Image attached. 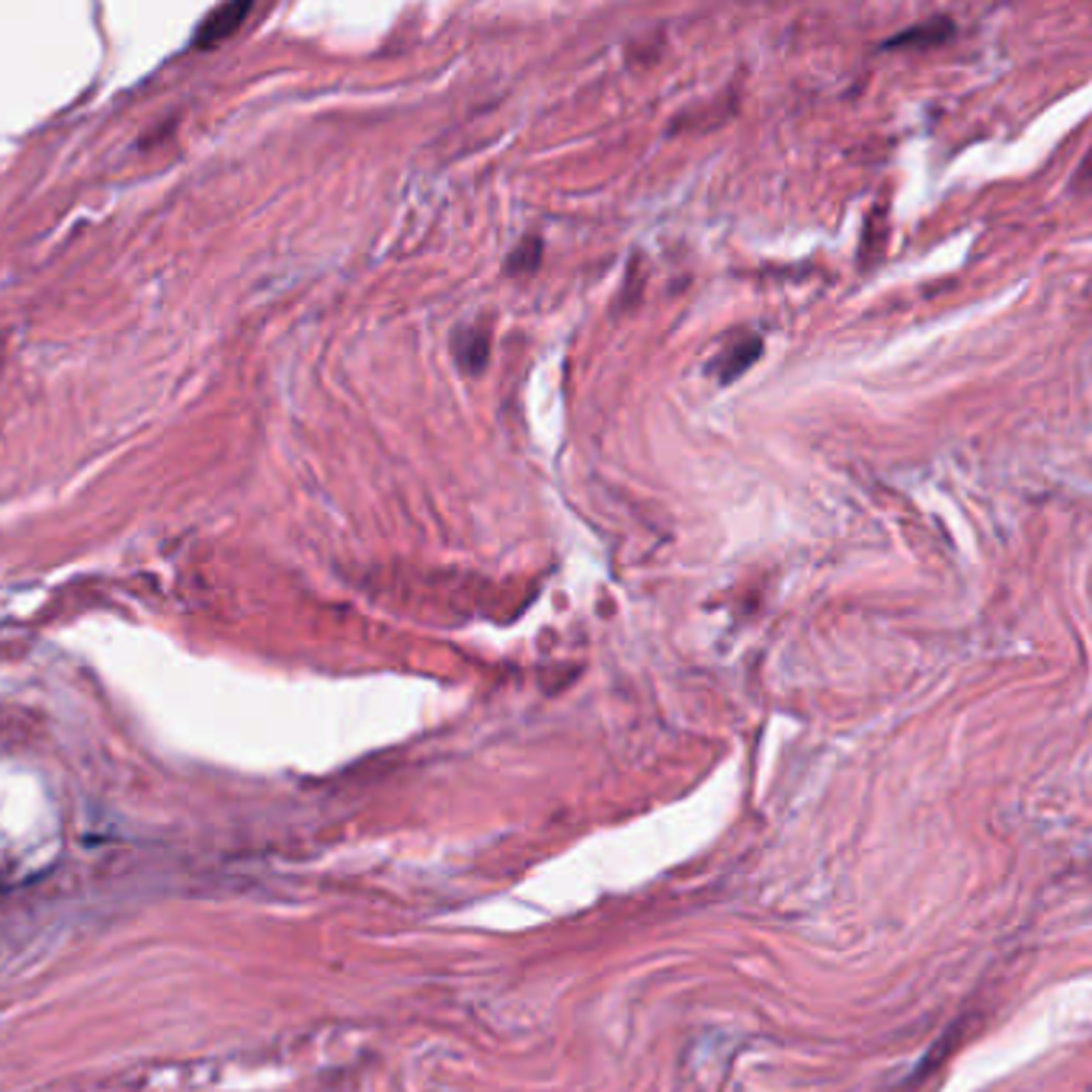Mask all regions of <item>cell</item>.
I'll return each mask as SVG.
<instances>
[{
  "label": "cell",
  "mask_w": 1092,
  "mask_h": 1092,
  "mask_svg": "<svg viewBox=\"0 0 1092 1092\" xmlns=\"http://www.w3.org/2000/svg\"><path fill=\"white\" fill-rule=\"evenodd\" d=\"M760 356H763V340H760V336H743V340H737L734 347H728L718 359H714L711 372L728 385V382L740 379V375Z\"/></svg>",
  "instance_id": "obj_1"
},
{
  "label": "cell",
  "mask_w": 1092,
  "mask_h": 1092,
  "mask_svg": "<svg viewBox=\"0 0 1092 1092\" xmlns=\"http://www.w3.org/2000/svg\"><path fill=\"white\" fill-rule=\"evenodd\" d=\"M955 32V23L949 17H935V20H926L913 29H903L900 35H894V39L884 43V49H903V46H913V49H929V46H938L952 39Z\"/></svg>",
  "instance_id": "obj_2"
},
{
  "label": "cell",
  "mask_w": 1092,
  "mask_h": 1092,
  "mask_svg": "<svg viewBox=\"0 0 1092 1092\" xmlns=\"http://www.w3.org/2000/svg\"><path fill=\"white\" fill-rule=\"evenodd\" d=\"M452 350H456V359H459V365L468 375H477V372H484L487 356H491V336H487L484 330H477V327H465V330L456 333V344H452Z\"/></svg>",
  "instance_id": "obj_3"
},
{
  "label": "cell",
  "mask_w": 1092,
  "mask_h": 1092,
  "mask_svg": "<svg viewBox=\"0 0 1092 1092\" xmlns=\"http://www.w3.org/2000/svg\"><path fill=\"white\" fill-rule=\"evenodd\" d=\"M539 263H542V241L536 235L522 238L507 260V276H529L539 270Z\"/></svg>",
  "instance_id": "obj_4"
},
{
  "label": "cell",
  "mask_w": 1092,
  "mask_h": 1092,
  "mask_svg": "<svg viewBox=\"0 0 1092 1092\" xmlns=\"http://www.w3.org/2000/svg\"><path fill=\"white\" fill-rule=\"evenodd\" d=\"M250 7H221L215 10L212 17H206L202 29H199V43H218L221 35H228L231 29H238L241 17L247 13Z\"/></svg>",
  "instance_id": "obj_5"
}]
</instances>
